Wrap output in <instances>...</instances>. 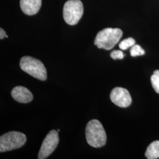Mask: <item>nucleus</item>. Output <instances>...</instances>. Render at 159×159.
I'll return each mask as SVG.
<instances>
[{
  "instance_id": "f257e3e1",
  "label": "nucleus",
  "mask_w": 159,
  "mask_h": 159,
  "mask_svg": "<svg viewBox=\"0 0 159 159\" xmlns=\"http://www.w3.org/2000/svg\"><path fill=\"white\" fill-rule=\"evenodd\" d=\"M85 137L88 144L93 148H102L106 144L107 140L105 130L102 124L97 120H92L87 123Z\"/></svg>"
},
{
  "instance_id": "f03ea898",
  "label": "nucleus",
  "mask_w": 159,
  "mask_h": 159,
  "mask_svg": "<svg viewBox=\"0 0 159 159\" xmlns=\"http://www.w3.org/2000/svg\"><path fill=\"white\" fill-rule=\"evenodd\" d=\"M122 35L123 31L120 29H104L97 34L94 44L98 48L110 50L119 43Z\"/></svg>"
},
{
  "instance_id": "7ed1b4c3",
  "label": "nucleus",
  "mask_w": 159,
  "mask_h": 159,
  "mask_svg": "<svg viewBox=\"0 0 159 159\" xmlns=\"http://www.w3.org/2000/svg\"><path fill=\"white\" fill-rule=\"evenodd\" d=\"M20 65L22 70L34 78L41 81L47 80V70L39 60L34 57L24 56L21 58Z\"/></svg>"
},
{
  "instance_id": "20e7f679",
  "label": "nucleus",
  "mask_w": 159,
  "mask_h": 159,
  "mask_svg": "<svg viewBox=\"0 0 159 159\" xmlns=\"http://www.w3.org/2000/svg\"><path fill=\"white\" fill-rule=\"evenodd\" d=\"M27 141L26 136L18 131H10L0 137V152L21 148Z\"/></svg>"
},
{
  "instance_id": "39448f33",
  "label": "nucleus",
  "mask_w": 159,
  "mask_h": 159,
  "mask_svg": "<svg viewBox=\"0 0 159 159\" xmlns=\"http://www.w3.org/2000/svg\"><path fill=\"white\" fill-rule=\"evenodd\" d=\"M83 12V5L80 0H68L63 7L64 20L68 25H74L79 23Z\"/></svg>"
},
{
  "instance_id": "423d86ee",
  "label": "nucleus",
  "mask_w": 159,
  "mask_h": 159,
  "mask_svg": "<svg viewBox=\"0 0 159 159\" xmlns=\"http://www.w3.org/2000/svg\"><path fill=\"white\" fill-rule=\"evenodd\" d=\"M59 143V136L57 131H50L46 136L41 144L39 153V159L47 158L56 148Z\"/></svg>"
},
{
  "instance_id": "0eeeda50",
  "label": "nucleus",
  "mask_w": 159,
  "mask_h": 159,
  "mask_svg": "<svg viewBox=\"0 0 159 159\" xmlns=\"http://www.w3.org/2000/svg\"><path fill=\"white\" fill-rule=\"evenodd\" d=\"M110 99L116 106L125 108L131 103V97L129 91L122 87H116L110 93Z\"/></svg>"
},
{
  "instance_id": "6e6552de",
  "label": "nucleus",
  "mask_w": 159,
  "mask_h": 159,
  "mask_svg": "<svg viewBox=\"0 0 159 159\" xmlns=\"http://www.w3.org/2000/svg\"><path fill=\"white\" fill-rule=\"evenodd\" d=\"M12 98L21 103H28L33 100V95L31 91L23 86H17L11 91Z\"/></svg>"
},
{
  "instance_id": "1a4fd4ad",
  "label": "nucleus",
  "mask_w": 159,
  "mask_h": 159,
  "mask_svg": "<svg viewBox=\"0 0 159 159\" xmlns=\"http://www.w3.org/2000/svg\"><path fill=\"white\" fill-rule=\"evenodd\" d=\"M42 0H20V7L26 15L33 16L39 11Z\"/></svg>"
},
{
  "instance_id": "9d476101",
  "label": "nucleus",
  "mask_w": 159,
  "mask_h": 159,
  "mask_svg": "<svg viewBox=\"0 0 159 159\" xmlns=\"http://www.w3.org/2000/svg\"><path fill=\"white\" fill-rule=\"evenodd\" d=\"M145 156L148 159L159 158V140L154 141L148 146Z\"/></svg>"
},
{
  "instance_id": "9b49d317",
  "label": "nucleus",
  "mask_w": 159,
  "mask_h": 159,
  "mask_svg": "<svg viewBox=\"0 0 159 159\" xmlns=\"http://www.w3.org/2000/svg\"><path fill=\"white\" fill-rule=\"evenodd\" d=\"M151 83L155 91L159 94V70L154 71L151 77Z\"/></svg>"
},
{
  "instance_id": "f8f14e48",
  "label": "nucleus",
  "mask_w": 159,
  "mask_h": 159,
  "mask_svg": "<svg viewBox=\"0 0 159 159\" xmlns=\"http://www.w3.org/2000/svg\"><path fill=\"white\" fill-rule=\"evenodd\" d=\"M135 40L133 38H128L127 39L121 41L119 44L120 48L123 50H125L131 47L135 44Z\"/></svg>"
},
{
  "instance_id": "ddd939ff",
  "label": "nucleus",
  "mask_w": 159,
  "mask_h": 159,
  "mask_svg": "<svg viewBox=\"0 0 159 159\" xmlns=\"http://www.w3.org/2000/svg\"><path fill=\"white\" fill-rule=\"evenodd\" d=\"M144 53H145V51L139 45L134 44L133 47H131L130 54L132 57L143 56L144 54Z\"/></svg>"
},
{
  "instance_id": "4468645a",
  "label": "nucleus",
  "mask_w": 159,
  "mask_h": 159,
  "mask_svg": "<svg viewBox=\"0 0 159 159\" xmlns=\"http://www.w3.org/2000/svg\"><path fill=\"white\" fill-rule=\"evenodd\" d=\"M110 56L113 60H117V59H123L125 56L122 51L120 50H114L111 52Z\"/></svg>"
},
{
  "instance_id": "2eb2a0df",
  "label": "nucleus",
  "mask_w": 159,
  "mask_h": 159,
  "mask_svg": "<svg viewBox=\"0 0 159 159\" xmlns=\"http://www.w3.org/2000/svg\"><path fill=\"white\" fill-rule=\"evenodd\" d=\"M4 37H7L8 35H6V31L2 29H0V39H4Z\"/></svg>"
}]
</instances>
